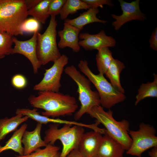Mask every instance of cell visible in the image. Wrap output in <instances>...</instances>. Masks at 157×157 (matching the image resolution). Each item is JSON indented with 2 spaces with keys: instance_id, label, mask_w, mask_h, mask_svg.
I'll return each instance as SVG.
<instances>
[{
  "instance_id": "obj_36",
  "label": "cell",
  "mask_w": 157,
  "mask_h": 157,
  "mask_svg": "<svg viewBox=\"0 0 157 157\" xmlns=\"http://www.w3.org/2000/svg\"><path fill=\"white\" fill-rule=\"evenodd\" d=\"M94 157H100V156H96Z\"/></svg>"
},
{
  "instance_id": "obj_19",
  "label": "cell",
  "mask_w": 157,
  "mask_h": 157,
  "mask_svg": "<svg viewBox=\"0 0 157 157\" xmlns=\"http://www.w3.org/2000/svg\"><path fill=\"white\" fill-rule=\"evenodd\" d=\"M28 118L26 116L17 114L11 118L6 117L0 119V142L8 134L16 131L20 125L26 121Z\"/></svg>"
},
{
  "instance_id": "obj_8",
  "label": "cell",
  "mask_w": 157,
  "mask_h": 157,
  "mask_svg": "<svg viewBox=\"0 0 157 157\" xmlns=\"http://www.w3.org/2000/svg\"><path fill=\"white\" fill-rule=\"evenodd\" d=\"M156 131L154 126L144 123H141L137 131L129 130L131 138V145L126 153L141 157L142 153L148 149L157 146Z\"/></svg>"
},
{
  "instance_id": "obj_22",
  "label": "cell",
  "mask_w": 157,
  "mask_h": 157,
  "mask_svg": "<svg viewBox=\"0 0 157 157\" xmlns=\"http://www.w3.org/2000/svg\"><path fill=\"white\" fill-rule=\"evenodd\" d=\"M153 75L154 78L152 82L142 83L140 86L136 96L135 105L146 98L157 97V75L154 73Z\"/></svg>"
},
{
  "instance_id": "obj_23",
  "label": "cell",
  "mask_w": 157,
  "mask_h": 157,
  "mask_svg": "<svg viewBox=\"0 0 157 157\" xmlns=\"http://www.w3.org/2000/svg\"><path fill=\"white\" fill-rule=\"evenodd\" d=\"M108 47L101 48L98 51L96 56V65L99 74L104 75L112 60V53Z\"/></svg>"
},
{
  "instance_id": "obj_7",
  "label": "cell",
  "mask_w": 157,
  "mask_h": 157,
  "mask_svg": "<svg viewBox=\"0 0 157 157\" xmlns=\"http://www.w3.org/2000/svg\"><path fill=\"white\" fill-rule=\"evenodd\" d=\"M57 26L55 16H51L49 24L44 32L38 33L36 53L42 65L50 62L53 63L61 55L56 42Z\"/></svg>"
},
{
  "instance_id": "obj_1",
  "label": "cell",
  "mask_w": 157,
  "mask_h": 157,
  "mask_svg": "<svg viewBox=\"0 0 157 157\" xmlns=\"http://www.w3.org/2000/svg\"><path fill=\"white\" fill-rule=\"evenodd\" d=\"M28 100L34 108L44 110L42 115L53 118L72 115L78 108L74 97L59 92L39 91L37 96L31 95Z\"/></svg>"
},
{
  "instance_id": "obj_5",
  "label": "cell",
  "mask_w": 157,
  "mask_h": 157,
  "mask_svg": "<svg viewBox=\"0 0 157 157\" xmlns=\"http://www.w3.org/2000/svg\"><path fill=\"white\" fill-rule=\"evenodd\" d=\"M59 124H50L45 132L44 142L47 144L54 145L58 140L61 142L63 148L60 157H66L73 150L78 149L79 142L84 133L83 127L65 124L58 128Z\"/></svg>"
},
{
  "instance_id": "obj_29",
  "label": "cell",
  "mask_w": 157,
  "mask_h": 157,
  "mask_svg": "<svg viewBox=\"0 0 157 157\" xmlns=\"http://www.w3.org/2000/svg\"><path fill=\"white\" fill-rule=\"evenodd\" d=\"M66 0H51L49 7L50 15L56 16L60 14Z\"/></svg>"
},
{
  "instance_id": "obj_21",
  "label": "cell",
  "mask_w": 157,
  "mask_h": 157,
  "mask_svg": "<svg viewBox=\"0 0 157 157\" xmlns=\"http://www.w3.org/2000/svg\"><path fill=\"white\" fill-rule=\"evenodd\" d=\"M37 108H34L32 109L28 108H17L15 112L16 115L20 114L23 116H26L30 118L41 124H47L49 123L66 124L67 123V120L51 118L41 115L37 112Z\"/></svg>"
},
{
  "instance_id": "obj_30",
  "label": "cell",
  "mask_w": 157,
  "mask_h": 157,
  "mask_svg": "<svg viewBox=\"0 0 157 157\" xmlns=\"http://www.w3.org/2000/svg\"><path fill=\"white\" fill-rule=\"evenodd\" d=\"M11 82L14 87L18 89L24 88L27 84L26 78L21 74H17L13 76L12 78Z\"/></svg>"
},
{
  "instance_id": "obj_11",
  "label": "cell",
  "mask_w": 157,
  "mask_h": 157,
  "mask_svg": "<svg viewBox=\"0 0 157 157\" xmlns=\"http://www.w3.org/2000/svg\"><path fill=\"white\" fill-rule=\"evenodd\" d=\"M38 32H35L30 39L25 41L19 40L13 36V40L15 46L13 49L11 54H19L27 58L31 63L33 73L35 74L38 73V69L42 65L38 59L36 53Z\"/></svg>"
},
{
  "instance_id": "obj_12",
  "label": "cell",
  "mask_w": 157,
  "mask_h": 157,
  "mask_svg": "<svg viewBox=\"0 0 157 157\" xmlns=\"http://www.w3.org/2000/svg\"><path fill=\"white\" fill-rule=\"evenodd\" d=\"M79 44L85 50H98L104 47H113L116 44L115 39L111 36L107 35L105 31L101 30L98 33L91 34L88 33H80Z\"/></svg>"
},
{
  "instance_id": "obj_26",
  "label": "cell",
  "mask_w": 157,
  "mask_h": 157,
  "mask_svg": "<svg viewBox=\"0 0 157 157\" xmlns=\"http://www.w3.org/2000/svg\"><path fill=\"white\" fill-rule=\"evenodd\" d=\"M60 147L54 145L48 144L43 149L40 148L26 155H16V157H60Z\"/></svg>"
},
{
  "instance_id": "obj_15",
  "label": "cell",
  "mask_w": 157,
  "mask_h": 157,
  "mask_svg": "<svg viewBox=\"0 0 157 157\" xmlns=\"http://www.w3.org/2000/svg\"><path fill=\"white\" fill-rule=\"evenodd\" d=\"M96 156L101 157H123L126 150L122 144L110 135L105 129Z\"/></svg>"
},
{
  "instance_id": "obj_2",
  "label": "cell",
  "mask_w": 157,
  "mask_h": 157,
  "mask_svg": "<svg viewBox=\"0 0 157 157\" xmlns=\"http://www.w3.org/2000/svg\"><path fill=\"white\" fill-rule=\"evenodd\" d=\"M27 11L24 0H0V32L23 35L21 28Z\"/></svg>"
},
{
  "instance_id": "obj_28",
  "label": "cell",
  "mask_w": 157,
  "mask_h": 157,
  "mask_svg": "<svg viewBox=\"0 0 157 157\" xmlns=\"http://www.w3.org/2000/svg\"><path fill=\"white\" fill-rule=\"evenodd\" d=\"M40 28V23L33 18L26 19L22 24L21 30L24 33H35L38 31Z\"/></svg>"
},
{
  "instance_id": "obj_25",
  "label": "cell",
  "mask_w": 157,
  "mask_h": 157,
  "mask_svg": "<svg viewBox=\"0 0 157 157\" xmlns=\"http://www.w3.org/2000/svg\"><path fill=\"white\" fill-rule=\"evenodd\" d=\"M90 8L82 0H66L60 14V18L65 20L69 14H74L80 10H87Z\"/></svg>"
},
{
  "instance_id": "obj_18",
  "label": "cell",
  "mask_w": 157,
  "mask_h": 157,
  "mask_svg": "<svg viewBox=\"0 0 157 157\" xmlns=\"http://www.w3.org/2000/svg\"><path fill=\"white\" fill-rule=\"evenodd\" d=\"M28 126L26 123L14 131L11 138L2 146L0 145V154L5 151L11 150L18 153L19 155L24 154V148L22 146V140L23 133Z\"/></svg>"
},
{
  "instance_id": "obj_35",
  "label": "cell",
  "mask_w": 157,
  "mask_h": 157,
  "mask_svg": "<svg viewBox=\"0 0 157 157\" xmlns=\"http://www.w3.org/2000/svg\"><path fill=\"white\" fill-rule=\"evenodd\" d=\"M148 154L150 157H157V146L152 148Z\"/></svg>"
},
{
  "instance_id": "obj_3",
  "label": "cell",
  "mask_w": 157,
  "mask_h": 157,
  "mask_svg": "<svg viewBox=\"0 0 157 157\" xmlns=\"http://www.w3.org/2000/svg\"><path fill=\"white\" fill-rule=\"evenodd\" d=\"M87 113L95 118L97 123L102 124L106 132L119 142L126 150L129 149L132 140L129 133L130 124L127 120H116L112 111L109 110L106 111L101 105L94 106Z\"/></svg>"
},
{
  "instance_id": "obj_24",
  "label": "cell",
  "mask_w": 157,
  "mask_h": 157,
  "mask_svg": "<svg viewBox=\"0 0 157 157\" xmlns=\"http://www.w3.org/2000/svg\"><path fill=\"white\" fill-rule=\"evenodd\" d=\"M51 0H42L36 6L28 10L30 15L40 24H44L49 17V7Z\"/></svg>"
},
{
  "instance_id": "obj_6",
  "label": "cell",
  "mask_w": 157,
  "mask_h": 157,
  "mask_svg": "<svg viewBox=\"0 0 157 157\" xmlns=\"http://www.w3.org/2000/svg\"><path fill=\"white\" fill-rule=\"evenodd\" d=\"M64 71L77 86V92L81 104L79 109L74 115V119L77 120L94 106L100 105L99 97L97 91L92 90L91 82L89 79L81 74L74 65L67 67Z\"/></svg>"
},
{
  "instance_id": "obj_14",
  "label": "cell",
  "mask_w": 157,
  "mask_h": 157,
  "mask_svg": "<svg viewBox=\"0 0 157 157\" xmlns=\"http://www.w3.org/2000/svg\"><path fill=\"white\" fill-rule=\"evenodd\" d=\"M102 134L94 131L83 133L78 149L83 157H94L97 155L103 137Z\"/></svg>"
},
{
  "instance_id": "obj_10",
  "label": "cell",
  "mask_w": 157,
  "mask_h": 157,
  "mask_svg": "<svg viewBox=\"0 0 157 157\" xmlns=\"http://www.w3.org/2000/svg\"><path fill=\"white\" fill-rule=\"evenodd\" d=\"M122 14L120 15L112 14V17L115 19L112 23L116 31L118 30L125 23L133 20L144 21L146 19L144 14L140 8V0H136L131 3L123 0H119Z\"/></svg>"
},
{
  "instance_id": "obj_16",
  "label": "cell",
  "mask_w": 157,
  "mask_h": 157,
  "mask_svg": "<svg viewBox=\"0 0 157 157\" xmlns=\"http://www.w3.org/2000/svg\"><path fill=\"white\" fill-rule=\"evenodd\" d=\"M42 125L38 123L33 131L26 130L24 132L22 140L24 145V155H28L37 149L47 145L41 138L40 133Z\"/></svg>"
},
{
  "instance_id": "obj_32",
  "label": "cell",
  "mask_w": 157,
  "mask_h": 157,
  "mask_svg": "<svg viewBox=\"0 0 157 157\" xmlns=\"http://www.w3.org/2000/svg\"><path fill=\"white\" fill-rule=\"evenodd\" d=\"M150 47L154 50L157 51V27L153 31L149 40Z\"/></svg>"
},
{
  "instance_id": "obj_9",
  "label": "cell",
  "mask_w": 157,
  "mask_h": 157,
  "mask_svg": "<svg viewBox=\"0 0 157 157\" xmlns=\"http://www.w3.org/2000/svg\"><path fill=\"white\" fill-rule=\"evenodd\" d=\"M68 60L66 55H62L53 62L50 68L45 69L43 78L34 86L33 90L39 91L58 92L61 86V76Z\"/></svg>"
},
{
  "instance_id": "obj_20",
  "label": "cell",
  "mask_w": 157,
  "mask_h": 157,
  "mask_svg": "<svg viewBox=\"0 0 157 157\" xmlns=\"http://www.w3.org/2000/svg\"><path fill=\"white\" fill-rule=\"evenodd\" d=\"M125 67L123 63L113 58L105 74L110 80V83L114 88L124 94L125 90L121 85L120 76L121 72Z\"/></svg>"
},
{
  "instance_id": "obj_31",
  "label": "cell",
  "mask_w": 157,
  "mask_h": 157,
  "mask_svg": "<svg viewBox=\"0 0 157 157\" xmlns=\"http://www.w3.org/2000/svg\"><path fill=\"white\" fill-rule=\"evenodd\" d=\"M83 1L88 5L90 8H98L103 7V6L106 5L110 6H113L114 5L110 0H82Z\"/></svg>"
},
{
  "instance_id": "obj_27",
  "label": "cell",
  "mask_w": 157,
  "mask_h": 157,
  "mask_svg": "<svg viewBox=\"0 0 157 157\" xmlns=\"http://www.w3.org/2000/svg\"><path fill=\"white\" fill-rule=\"evenodd\" d=\"M13 36L0 32V59L12 54Z\"/></svg>"
},
{
  "instance_id": "obj_4",
  "label": "cell",
  "mask_w": 157,
  "mask_h": 157,
  "mask_svg": "<svg viewBox=\"0 0 157 157\" xmlns=\"http://www.w3.org/2000/svg\"><path fill=\"white\" fill-rule=\"evenodd\" d=\"M78 66L80 71L87 77L97 89L100 105L104 108L109 109L125 99L126 96L124 94L115 89L104 75L99 73L95 74L93 72L86 60H80Z\"/></svg>"
},
{
  "instance_id": "obj_13",
  "label": "cell",
  "mask_w": 157,
  "mask_h": 157,
  "mask_svg": "<svg viewBox=\"0 0 157 157\" xmlns=\"http://www.w3.org/2000/svg\"><path fill=\"white\" fill-rule=\"evenodd\" d=\"M80 31L78 28L64 22L63 29L58 32L60 38L57 44L58 47L61 49L68 47L75 52H78L80 50L79 44Z\"/></svg>"
},
{
  "instance_id": "obj_33",
  "label": "cell",
  "mask_w": 157,
  "mask_h": 157,
  "mask_svg": "<svg viewBox=\"0 0 157 157\" xmlns=\"http://www.w3.org/2000/svg\"><path fill=\"white\" fill-rule=\"evenodd\" d=\"M42 0H24L25 4L28 10L36 6Z\"/></svg>"
},
{
  "instance_id": "obj_17",
  "label": "cell",
  "mask_w": 157,
  "mask_h": 157,
  "mask_svg": "<svg viewBox=\"0 0 157 157\" xmlns=\"http://www.w3.org/2000/svg\"><path fill=\"white\" fill-rule=\"evenodd\" d=\"M99 11L98 8H90L81 14L77 17L73 19H66L64 22L82 30L85 25L90 23L99 22L106 24L107 21L101 20L98 18L97 15Z\"/></svg>"
},
{
  "instance_id": "obj_34",
  "label": "cell",
  "mask_w": 157,
  "mask_h": 157,
  "mask_svg": "<svg viewBox=\"0 0 157 157\" xmlns=\"http://www.w3.org/2000/svg\"><path fill=\"white\" fill-rule=\"evenodd\" d=\"M66 157H83L79 151L78 149L72 151Z\"/></svg>"
}]
</instances>
